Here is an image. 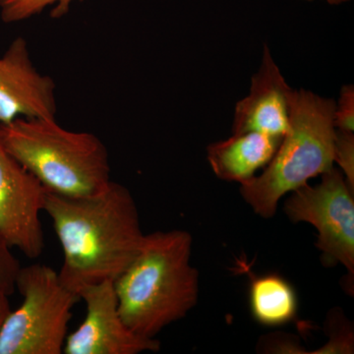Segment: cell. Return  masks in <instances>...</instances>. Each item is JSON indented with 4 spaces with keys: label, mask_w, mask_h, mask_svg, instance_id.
Returning a JSON list of instances; mask_svg holds the SVG:
<instances>
[{
    "label": "cell",
    "mask_w": 354,
    "mask_h": 354,
    "mask_svg": "<svg viewBox=\"0 0 354 354\" xmlns=\"http://www.w3.org/2000/svg\"><path fill=\"white\" fill-rule=\"evenodd\" d=\"M43 211L53 221L64 252L60 281L75 293L84 286L113 283L138 255L145 239L134 198L113 180L88 196L46 189Z\"/></svg>",
    "instance_id": "6da1fadb"
},
{
    "label": "cell",
    "mask_w": 354,
    "mask_h": 354,
    "mask_svg": "<svg viewBox=\"0 0 354 354\" xmlns=\"http://www.w3.org/2000/svg\"><path fill=\"white\" fill-rule=\"evenodd\" d=\"M185 230L146 234L131 264L113 281L121 318L141 337L156 339L197 304L199 272L190 264Z\"/></svg>",
    "instance_id": "7a4b0ae2"
},
{
    "label": "cell",
    "mask_w": 354,
    "mask_h": 354,
    "mask_svg": "<svg viewBox=\"0 0 354 354\" xmlns=\"http://www.w3.org/2000/svg\"><path fill=\"white\" fill-rule=\"evenodd\" d=\"M10 153L46 190L69 197L95 194L111 183L108 149L90 132L70 131L55 118H20L0 124Z\"/></svg>",
    "instance_id": "3957f363"
},
{
    "label": "cell",
    "mask_w": 354,
    "mask_h": 354,
    "mask_svg": "<svg viewBox=\"0 0 354 354\" xmlns=\"http://www.w3.org/2000/svg\"><path fill=\"white\" fill-rule=\"evenodd\" d=\"M334 100L304 88L293 91L290 127L260 176L241 184V193L256 214H276L279 200L334 167Z\"/></svg>",
    "instance_id": "277c9868"
},
{
    "label": "cell",
    "mask_w": 354,
    "mask_h": 354,
    "mask_svg": "<svg viewBox=\"0 0 354 354\" xmlns=\"http://www.w3.org/2000/svg\"><path fill=\"white\" fill-rule=\"evenodd\" d=\"M16 290L23 302L11 310L0 330V354L64 353L78 295L62 283L58 272L44 264L21 268Z\"/></svg>",
    "instance_id": "5b68a950"
},
{
    "label": "cell",
    "mask_w": 354,
    "mask_h": 354,
    "mask_svg": "<svg viewBox=\"0 0 354 354\" xmlns=\"http://www.w3.org/2000/svg\"><path fill=\"white\" fill-rule=\"evenodd\" d=\"M321 183L293 191L285 204L292 223H311L318 232L317 248L326 265H344L354 274V199L339 169L323 174Z\"/></svg>",
    "instance_id": "8992f818"
},
{
    "label": "cell",
    "mask_w": 354,
    "mask_h": 354,
    "mask_svg": "<svg viewBox=\"0 0 354 354\" xmlns=\"http://www.w3.org/2000/svg\"><path fill=\"white\" fill-rule=\"evenodd\" d=\"M44 193L46 188L8 153L0 137V234L30 259L44 252Z\"/></svg>",
    "instance_id": "52a82bcc"
},
{
    "label": "cell",
    "mask_w": 354,
    "mask_h": 354,
    "mask_svg": "<svg viewBox=\"0 0 354 354\" xmlns=\"http://www.w3.org/2000/svg\"><path fill=\"white\" fill-rule=\"evenodd\" d=\"M86 304L82 323L65 341L64 354H138L158 351L160 342L135 334L121 318L113 281L84 286L77 292Z\"/></svg>",
    "instance_id": "ba28073f"
},
{
    "label": "cell",
    "mask_w": 354,
    "mask_h": 354,
    "mask_svg": "<svg viewBox=\"0 0 354 354\" xmlns=\"http://www.w3.org/2000/svg\"><path fill=\"white\" fill-rule=\"evenodd\" d=\"M55 83L32 64L28 41L14 39L0 57V124L20 118H55Z\"/></svg>",
    "instance_id": "9c48e42d"
},
{
    "label": "cell",
    "mask_w": 354,
    "mask_h": 354,
    "mask_svg": "<svg viewBox=\"0 0 354 354\" xmlns=\"http://www.w3.org/2000/svg\"><path fill=\"white\" fill-rule=\"evenodd\" d=\"M293 91L264 44L260 68L251 79L249 94L235 106L232 134L257 132L283 138L290 127Z\"/></svg>",
    "instance_id": "30bf717a"
},
{
    "label": "cell",
    "mask_w": 354,
    "mask_h": 354,
    "mask_svg": "<svg viewBox=\"0 0 354 354\" xmlns=\"http://www.w3.org/2000/svg\"><path fill=\"white\" fill-rule=\"evenodd\" d=\"M281 139L257 132L232 134L208 146L207 158L216 177L242 184L269 165Z\"/></svg>",
    "instance_id": "8fae6325"
},
{
    "label": "cell",
    "mask_w": 354,
    "mask_h": 354,
    "mask_svg": "<svg viewBox=\"0 0 354 354\" xmlns=\"http://www.w3.org/2000/svg\"><path fill=\"white\" fill-rule=\"evenodd\" d=\"M249 306L254 319L261 325L279 327L297 316V292L278 274L254 277L249 288Z\"/></svg>",
    "instance_id": "7c38bea8"
},
{
    "label": "cell",
    "mask_w": 354,
    "mask_h": 354,
    "mask_svg": "<svg viewBox=\"0 0 354 354\" xmlns=\"http://www.w3.org/2000/svg\"><path fill=\"white\" fill-rule=\"evenodd\" d=\"M75 0H0V18L7 24L22 22L39 15L48 6H55L53 17L64 16Z\"/></svg>",
    "instance_id": "4fadbf2b"
},
{
    "label": "cell",
    "mask_w": 354,
    "mask_h": 354,
    "mask_svg": "<svg viewBox=\"0 0 354 354\" xmlns=\"http://www.w3.org/2000/svg\"><path fill=\"white\" fill-rule=\"evenodd\" d=\"M334 164L339 167L349 188L354 192V134L335 129Z\"/></svg>",
    "instance_id": "5bb4252c"
},
{
    "label": "cell",
    "mask_w": 354,
    "mask_h": 354,
    "mask_svg": "<svg viewBox=\"0 0 354 354\" xmlns=\"http://www.w3.org/2000/svg\"><path fill=\"white\" fill-rule=\"evenodd\" d=\"M11 249L12 247L0 234V290L8 297L16 290V279L22 268Z\"/></svg>",
    "instance_id": "9a60e30c"
},
{
    "label": "cell",
    "mask_w": 354,
    "mask_h": 354,
    "mask_svg": "<svg viewBox=\"0 0 354 354\" xmlns=\"http://www.w3.org/2000/svg\"><path fill=\"white\" fill-rule=\"evenodd\" d=\"M334 125L339 131H354V87L351 84L341 88L335 104Z\"/></svg>",
    "instance_id": "2e32d148"
},
{
    "label": "cell",
    "mask_w": 354,
    "mask_h": 354,
    "mask_svg": "<svg viewBox=\"0 0 354 354\" xmlns=\"http://www.w3.org/2000/svg\"><path fill=\"white\" fill-rule=\"evenodd\" d=\"M8 295L0 290V330L6 322L7 317L11 312L10 302H9Z\"/></svg>",
    "instance_id": "e0dca14e"
},
{
    "label": "cell",
    "mask_w": 354,
    "mask_h": 354,
    "mask_svg": "<svg viewBox=\"0 0 354 354\" xmlns=\"http://www.w3.org/2000/svg\"><path fill=\"white\" fill-rule=\"evenodd\" d=\"M304 1H315V0H304ZM324 2H327L330 6H341V4L346 3V2L351 1V0H322Z\"/></svg>",
    "instance_id": "ac0fdd59"
}]
</instances>
